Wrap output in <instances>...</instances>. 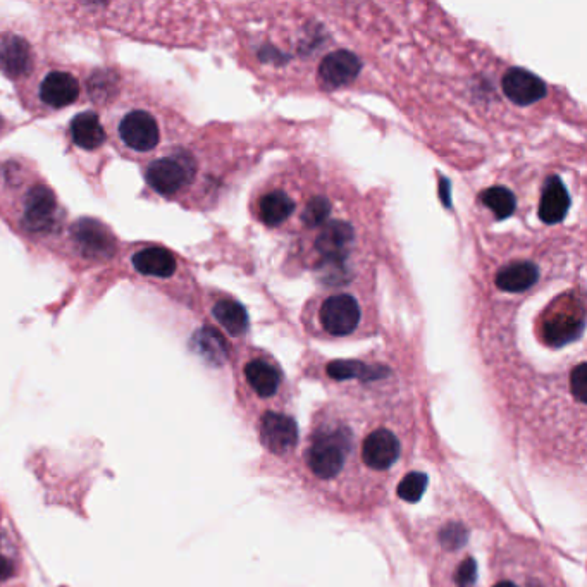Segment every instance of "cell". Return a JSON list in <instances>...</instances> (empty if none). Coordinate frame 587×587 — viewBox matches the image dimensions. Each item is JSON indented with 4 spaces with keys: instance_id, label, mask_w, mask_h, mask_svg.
Returning <instances> with one entry per match:
<instances>
[{
    "instance_id": "6da1fadb",
    "label": "cell",
    "mask_w": 587,
    "mask_h": 587,
    "mask_svg": "<svg viewBox=\"0 0 587 587\" xmlns=\"http://www.w3.org/2000/svg\"><path fill=\"white\" fill-rule=\"evenodd\" d=\"M548 557L522 539H508L489 560L488 587H560Z\"/></svg>"
},
{
    "instance_id": "7a4b0ae2",
    "label": "cell",
    "mask_w": 587,
    "mask_h": 587,
    "mask_svg": "<svg viewBox=\"0 0 587 587\" xmlns=\"http://www.w3.org/2000/svg\"><path fill=\"white\" fill-rule=\"evenodd\" d=\"M260 443L274 457H288L298 446V427L293 415L267 410L257 421Z\"/></svg>"
},
{
    "instance_id": "3957f363",
    "label": "cell",
    "mask_w": 587,
    "mask_h": 587,
    "mask_svg": "<svg viewBox=\"0 0 587 587\" xmlns=\"http://www.w3.org/2000/svg\"><path fill=\"white\" fill-rule=\"evenodd\" d=\"M193 174L195 162L188 155L164 157L150 164L147 169V181L155 192L161 195H174L192 181Z\"/></svg>"
},
{
    "instance_id": "277c9868",
    "label": "cell",
    "mask_w": 587,
    "mask_h": 587,
    "mask_svg": "<svg viewBox=\"0 0 587 587\" xmlns=\"http://www.w3.org/2000/svg\"><path fill=\"white\" fill-rule=\"evenodd\" d=\"M360 307L352 295H333L321 307L322 328L331 336H348L359 328Z\"/></svg>"
},
{
    "instance_id": "5b68a950",
    "label": "cell",
    "mask_w": 587,
    "mask_h": 587,
    "mask_svg": "<svg viewBox=\"0 0 587 587\" xmlns=\"http://www.w3.org/2000/svg\"><path fill=\"white\" fill-rule=\"evenodd\" d=\"M362 71V61L350 50H338L324 57L319 66V81L326 90L347 87Z\"/></svg>"
},
{
    "instance_id": "8992f818",
    "label": "cell",
    "mask_w": 587,
    "mask_h": 587,
    "mask_svg": "<svg viewBox=\"0 0 587 587\" xmlns=\"http://www.w3.org/2000/svg\"><path fill=\"white\" fill-rule=\"evenodd\" d=\"M501 88L513 104L522 107L536 104L539 100H543L548 93L546 83L539 76L524 68L508 69L503 76V81H501Z\"/></svg>"
},
{
    "instance_id": "52a82bcc",
    "label": "cell",
    "mask_w": 587,
    "mask_h": 587,
    "mask_svg": "<svg viewBox=\"0 0 587 587\" xmlns=\"http://www.w3.org/2000/svg\"><path fill=\"white\" fill-rule=\"evenodd\" d=\"M123 142L136 152H150L159 143V126L149 112L133 111L119 126Z\"/></svg>"
},
{
    "instance_id": "ba28073f",
    "label": "cell",
    "mask_w": 587,
    "mask_h": 587,
    "mask_svg": "<svg viewBox=\"0 0 587 587\" xmlns=\"http://www.w3.org/2000/svg\"><path fill=\"white\" fill-rule=\"evenodd\" d=\"M353 243V228L345 221H329L317 236V252L326 264L343 266Z\"/></svg>"
},
{
    "instance_id": "9c48e42d",
    "label": "cell",
    "mask_w": 587,
    "mask_h": 587,
    "mask_svg": "<svg viewBox=\"0 0 587 587\" xmlns=\"http://www.w3.org/2000/svg\"><path fill=\"white\" fill-rule=\"evenodd\" d=\"M57 202L54 193L45 186H35L25 207V226L33 233H44L56 221Z\"/></svg>"
},
{
    "instance_id": "30bf717a",
    "label": "cell",
    "mask_w": 587,
    "mask_h": 587,
    "mask_svg": "<svg viewBox=\"0 0 587 587\" xmlns=\"http://www.w3.org/2000/svg\"><path fill=\"white\" fill-rule=\"evenodd\" d=\"M570 195L567 186L563 183L562 178L550 176L544 181L541 200H539V219L544 224L562 223L565 216L569 214Z\"/></svg>"
},
{
    "instance_id": "8fae6325",
    "label": "cell",
    "mask_w": 587,
    "mask_h": 587,
    "mask_svg": "<svg viewBox=\"0 0 587 587\" xmlns=\"http://www.w3.org/2000/svg\"><path fill=\"white\" fill-rule=\"evenodd\" d=\"M245 381L260 400H271L281 388V372L276 365L264 359H255L245 365Z\"/></svg>"
},
{
    "instance_id": "7c38bea8",
    "label": "cell",
    "mask_w": 587,
    "mask_h": 587,
    "mask_svg": "<svg viewBox=\"0 0 587 587\" xmlns=\"http://www.w3.org/2000/svg\"><path fill=\"white\" fill-rule=\"evenodd\" d=\"M78 95H80V83L76 81L75 76L62 73V71L45 76L40 87V97L45 104L57 109L71 106L78 99Z\"/></svg>"
},
{
    "instance_id": "4fadbf2b",
    "label": "cell",
    "mask_w": 587,
    "mask_h": 587,
    "mask_svg": "<svg viewBox=\"0 0 587 587\" xmlns=\"http://www.w3.org/2000/svg\"><path fill=\"white\" fill-rule=\"evenodd\" d=\"M584 319L575 312H558L544 324V340L550 347H565L581 338Z\"/></svg>"
},
{
    "instance_id": "5bb4252c",
    "label": "cell",
    "mask_w": 587,
    "mask_h": 587,
    "mask_svg": "<svg viewBox=\"0 0 587 587\" xmlns=\"http://www.w3.org/2000/svg\"><path fill=\"white\" fill-rule=\"evenodd\" d=\"M539 269L529 260H519L503 267L496 276V286L507 293H524L538 283Z\"/></svg>"
},
{
    "instance_id": "9a60e30c",
    "label": "cell",
    "mask_w": 587,
    "mask_h": 587,
    "mask_svg": "<svg viewBox=\"0 0 587 587\" xmlns=\"http://www.w3.org/2000/svg\"><path fill=\"white\" fill-rule=\"evenodd\" d=\"M328 376L336 381H352L360 383H374L390 376V369L383 365H369L360 360H336L328 365Z\"/></svg>"
},
{
    "instance_id": "2e32d148",
    "label": "cell",
    "mask_w": 587,
    "mask_h": 587,
    "mask_svg": "<svg viewBox=\"0 0 587 587\" xmlns=\"http://www.w3.org/2000/svg\"><path fill=\"white\" fill-rule=\"evenodd\" d=\"M133 266L136 271L145 276L154 278H169L176 271V260L166 248H143L133 257Z\"/></svg>"
},
{
    "instance_id": "e0dca14e",
    "label": "cell",
    "mask_w": 587,
    "mask_h": 587,
    "mask_svg": "<svg viewBox=\"0 0 587 587\" xmlns=\"http://www.w3.org/2000/svg\"><path fill=\"white\" fill-rule=\"evenodd\" d=\"M71 138L81 149L95 150L106 142V131L95 112H83L71 123Z\"/></svg>"
},
{
    "instance_id": "ac0fdd59",
    "label": "cell",
    "mask_w": 587,
    "mask_h": 587,
    "mask_svg": "<svg viewBox=\"0 0 587 587\" xmlns=\"http://www.w3.org/2000/svg\"><path fill=\"white\" fill-rule=\"evenodd\" d=\"M31 66L30 47L21 38H7L0 44V68L6 71L7 75H25Z\"/></svg>"
},
{
    "instance_id": "d6986e66",
    "label": "cell",
    "mask_w": 587,
    "mask_h": 587,
    "mask_svg": "<svg viewBox=\"0 0 587 587\" xmlns=\"http://www.w3.org/2000/svg\"><path fill=\"white\" fill-rule=\"evenodd\" d=\"M293 212H295V202L291 200L288 193L281 192V190H274V192L267 193V195L260 198V219L269 228L281 226V224L290 219Z\"/></svg>"
},
{
    "instance_id": "ffe728a7",
    "label": "cell",
    "mask_w": 587,
    "mask_h": 587,
    "mask_svg": "<svg viewBox=\"0 0 587 587\" xmlns=\"http://www.w3.org/2000/svg\"><path fill=\"white\" fill-rule=\"evenodd\" d=\"M212 314L231 336H241V334L247 333L248 314L241 303L235 302V300H221L212 309Z\"/></svg>"
},
{
    "instance_id": "44dd1931",
    "label": "cell",
    "mask_w": 587,
    "mask_h": 587,
    "mask_svg": "<svg viewBox=\"0 0 587 587\" xmlns=\"http://www.w3.org/2000/svg\"><path fill=\"white\" fill-rule=\"evenodd\" d=\"M481 200L482 204L495 214L498 221H505L517 209V198L505 186H493L484 190Z\"/></svg>"
},
{
    "instance_id": "7402d4cb",
    "label": "cell",
    "mask_w": 587,
    "mask_h": 587,
    "mask_svg": "<svg viewBox=\"0 0 587 587\" xmlns=\"http://www.w3.org/2000/svg\"><path fill=\"white\" fill-rule=\"evenodd\" d=\"M193 343H195V348L204 355L205 359L217 362V364H221L226 360L228 347H226V341H224L223 336L217 333L216 329H200L193 336Z\"/></svg>"
},
{
    "instance_id": "603a6c76",
    "label": "cell",
    "mask_w": 587,
    "mask_h": 587,
    "mask_svg": "<svg viewBox=\"0 0 587 587\" xmlns=\"http://www.w3.org/2000/svg\"><path fill=\"white\" fill-rule=\"evenodd\" d=\"M427 476L424 472H410L396 486V496L407 503H417L424 495Z\"/></svg>"
},
{
    "instance_id": "cb8c5ba5",
    "label": "cell",
    "mask_w": 587,
    "mask_h": 587,
    "mask_svg": "<svg viewBox=\"0 0 587 587\" xmlns=\"http://www.w3.org/2000/svg\"><path fill=\"white\" fill-rule=\"evenodd\" d=\"M331 212V204L326 197H314L310 200L307 207L303 209L302 221L307 228H316L321 226L328 219Z\"/></svg>"
},
{
    "instance_id": "d4e9b609",
    "label": "cell",
    "mask_w": 587,
    "mask_h": 587,
    "mask_svg": "<svg viewBox=\"0 0 587 587\" xmlns=\"http://www.w3.org/2000/svg\"><path fill=\"white\" fill-rule=\"evenodd\" d=\"M586 364L581 362V364L575 367L572 374H570V393L574 396L575 400L579 405H584L586 403V393H587V372H586Z\"/></svg>"
},
{
    "instance_id": "484cf974",
    "label": "cell",
    "mask_w": 587,
    "mask_h": 587,
    "mask_svg": "<svg viewBox=\"0 0 587 587\" xmlns=\"http://www.w3.org/2000/svg\"><path fill=\"white\" fill-rule=\"evenodd\" d=\"M448 190H450V183L445 180V178H441L439 181V192H441V198H443V204L450 209L452 207V200L448 198Z\"/></svg>"
}]
</instances>
